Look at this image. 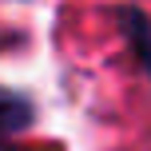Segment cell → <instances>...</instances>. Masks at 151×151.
I'll return each instance as SVG.
<instances>
[{"mask_svg": "<svg viewBox=\"0 0 151 151\" xmlns=\"http://www.w3.org/2000/svg\"><path fill=\"white\" fill-rule=\"evenodd\" d=\"M28 119H32V107L24 104V99H16V96H0V135L20 131Z\"/></svg>", "mask_w": 151, "mask_h": 151, "instance_id": "2", "label": "cell"}, {"mask_svg": "<svg viewBox=\"0 0 151 151\" xmlns=\"http://www.w3.org/2000/svg\"><path fill=\"white\" fill-rule=\"evenodd\" d=\"M123 24L131 28V44H135V52H139V60H143V68L151 76V24H147V16L143 12H123Z\"/></svg>", "mask_w": 151, "mask_h": 151, "instance_id": "1", "label": "cell"}]
</instances>
